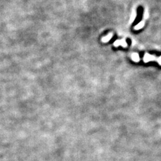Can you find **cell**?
<instances>
[{"mask_svg":"<svg viewBox=\"0 0 161 161\" xmlns=\"http://www.w3.org/2000/svg\"><path fill=\"white\" fill-rule=\"evenodd\" d=\"M143 12H144L143 7L142 6H139L138 7V10H137V17H136V20H134V22L132 24V26H136L138 23L140 22V21H141L142 19Z\"/></svg>","mask_w":161,"mask_h":161,"instance_id":"1","label":"cell"},{"mask_svg":"<svg viewBox=\"0 0 161 161\" xmlns=\"http://www.w3.org/2000/svg\"><path fill=\"white\" fill-rule=\"evenodd\" d=\"M112 36V34H110L108 36H106V37H105V38H103L101 40L103 41V42H107V41H108V40H110V39L111 38V37Z\"/></svg>","mask_w":161,"mask_h":161,"instance_id":"2","label":"cell"}]
</instances>
